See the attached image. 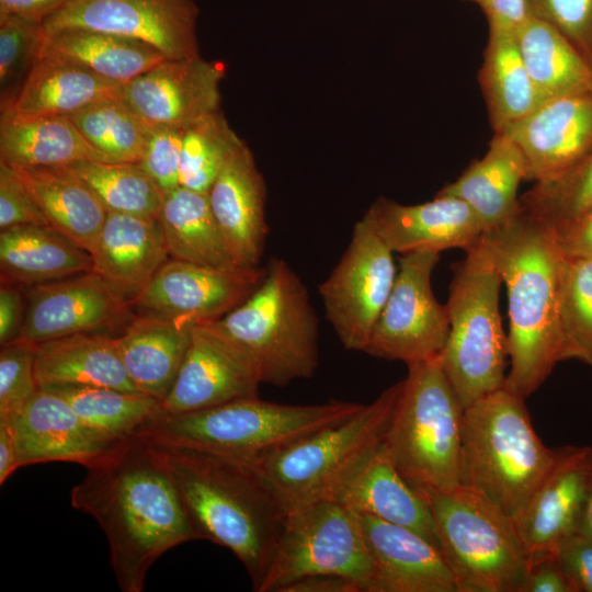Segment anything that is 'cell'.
Here are the masks:
<instances>
[{"label": "cell", "instance_id": "18", "mask_svg": "<svg viewBox=\"0 0 592 592\" xmlns=\"http://www.w3.org/2000/svg\"><path fill=\"white\" fill-rule=\"evenodd\" d=\"M130 306L129 300L93 271L31 285L18 338L41 343L110 329L123 321Z\"/></svg>", "mask_w": 592, "mask_h": 592}, {"label": "cell", "instance_id": "32", "mask_svg": "<svg viewBox=\"0 0 592 592\" xmlns=\"http://www.w3.org/2000/svg\"><path fill=\"white\" fill-rule=\"evenodd\" d=\"M2 282L35 285L90 272L89 252L46 225L1 229Z\"/></svg>", "mask_w": 592, "mask_h": 592}, {"label": "cell", "instance_id": "9", "mask_svg": "<svg viewBox=\"0 0 592 592\" xmlns=\"http://www.w3.org/2000/svg\"><path fill=\"white\" fill-rule=\"evenodd\" d=\"M457 592H523L530 568L514 520L459 485L421 494Z\"/></svg>", "mask_w": 592, "mask_h": 592}, {"label": "cell", "instance_id": "22", "mask_svg": "<svg viewBox=\"0 0 592 592\" xmlns=\"http://www.w3.org/2000/svg\"><path fill=\"white\" fill-rule=\"evenodd\" d=\"M392 252H441L476 247L485 227L463 201L440 195L422 204L403 205L379 197L364 215Z\"/></svg>", "mask_w": 592, "mask_h": 592}, {"label": "cell", "instance_id": "17", "mask_svg": "<svg viewBox=\"0 0 592 592\" xmlns=\"http://www.w3.org/2000/svg\"><path fill=\"white\" fill-rule=\"evenodd\" d=\"M226 66L200 55L166 59L122 84L119 95L149 125L186 129L219 111Z\"/></svg>", "mask_w": 592, "mask_h": 592}, {"label": "cell", "instance_id": "42", "mask_svg": "<svg viewBox=\"0 0 592 592\" xmlns=\"http://www.w3.org/2000/svg\"><path fill=\"white\" fill-rule=\"evenodd\" d=\"M519 203L554 231L592 209V152L562 173L534 182Z\"/></svg>", "mask_w": 592, "mask_h": 592}, {"label": "cell", "instance_id": "29", "mask_svg": "<svg viewBox=\"0 0 592 592\" xmlns=\"http://www.w3.org/2000/svg\"><path fill=\"white\" fill-rule=\"evenodd\" d=\"M34 369L39 387L87 385L141 392L123 364L115 338L100 332L37 343Z\"/></svg>", "mask_w": 592, "mask_h": 592}, {"label": "cell", "instance_id": "6", "mask_svg": "<svg viewBox=\"0 0 592 592\" xmlns=\"http://www.w3.org/2000/svg\"><path fill=\"white\" fill-rule=\"evenodd\" d=\"M400 389L401 380L346 420L276 449L251 468L286 515L335 499L383 443Z\"/></svg>", "mask_w": 592, "mask_h": 592}, {"label": "cell", "instance_id": "13", "mask_svg": "<svg viewBox=\"0 0 592 592\" xmlns=\"http://www.w3.org/2000/svg\"><path fill=\"white\" fill-rule=\"evenodd\" d=\"M392 251L363 216L351 241L319 286L326 317L342 345L364 351L396 281Z\"/></svg>", "mask_w": 592, "mask_h": 592}, {"label": "cell", "instance_id": "36", "mask_svg": "<svg viewBox=\"0 0 592 592\" xmlns=\"http://www.w3.org/2000/svg\"><path fill=\"white\" fill-rule=\"evenodd\" d=\"M122 84L78 65L41 57L13 102L1 111L18 115H70L121 92Z\"/></svg>", "mask_w": 592, "mask_h": 592}, {"label": "cell", "instance_id": "44", "mask_svg": "<svg viewBox=\"0 0 592 592\" xmlns=\"http://www.w3.org/2000/svg\"><path fill=\"white\" fill-rule=\"evenodd\" d=\"M43 23L19 14L0 12L1 110L8 107L41 56Z\"/></svg>", "mask_w": 592, "mask_h": 592}, {"label": "cell", "instance_id": "53", "mask_svg": "<svg viewBox=\"0 0 592 592\" xmlns=\"http://www.w3.org/2000/svg\"><path fill=\"white\" fill-rule=\"evenodd\" d=\"M24 321L22 295L13 283L2 282L0 288V343L15 340Z\"/></svg>", "mask_w": 592, "mask_h": 592}, {"label": "cell", "instance_id": "52", "mask_svg": "<svg viewBox=\"0 0 592 592\" xmlns=\"http://www.w3.org/2000/svg\"><path fill=\"white\" fill-rule=\"evenodd\" d=\"M485 13L488 25L517 30L531 15L528 0H466Z\"/></svg>", "mask_w": 592, "mask_h": 592}, {"label": "cell", "instance_id": "8", "mask_svg": "<svg viewBox=\"0 0 592 592\" xmlns=\"http://www.w3.org/2000/svg\"><path fill=\"white\" fill-rule=\"evenodd\" d=\"M463 415L464 407L440 355L408 365L382 444L399 474L420 494L462 485Z\"/></svg>", "mask_w": 592, "mask_h": 592}, {"label": "cell", "instance_id": "3", "mask_svg": "<svg viewBox=\"0 0 592 592\" xmlns=\"http://www.w3.org/2000/svg\"><path fill=\"white\" fill-rule=\"evenodd\" d=\"M155 445L200 538L231 550L259 591L286 521L280 503L250 468L198 451Z\"/></svg>", "mask_w": 592, "mask_h": 592}, {"label": "cell", "instance_id": "7", "mask_svg": "<svg viewBox=\"0 0 592 592\" xmlns=\"http://www.w3.org/2000/svg\"><path fill=\"white\" fill-rule=\"evenodd\" d=\"M265 270L255 291L212 325L252 360L262 384L285 387L318 367V318L286 261L272 258Z\"/></svg>", "mask_w": 592, "mask_h": 592}, {"label": "cell", "instance_id": "12", "mask_svg": "<svg viewBox=\"0 0 592 592\" xmlns=\"http://www.w3.org/2000/svg\"><path fill=\"white\" fill-rule=\"evenodd\" d=\"M440 252L403 253L389 297L364 353L408 365L439 356L449 332L446 305L432 292L431 276Z\"/></svg>", "mask_w": 592, "mask_h": 592}, {"label": "cell", "instance_id": "40", "mask_svg": "<svg viewBox=\"0 0 592 592\" xmlns=\"http://www.w3.org/2000/svg\"><path fill=\"white\" fill-rule=\"evenodd\" d=\"M65 167L94 191L107 212L158 217L164 193L139 162L87 160Z\"/></svg>", "mask_w": 592, "mask_h": 592}, {"label": "cell", "instance_id": "38", "mask_svg": "<svg viewBox=\"0 0 592 592\" xmlns=\"http://www.w3.org/2000/svg\"><path fill=\"white\" fill-rule=\"evenodd\" d=\"M44 388L60 395L87 425L117 441L136 434L161 412V401L144 392L87 385H53Z\"/></svg>", "mask_w": 592, "mask_h": 592}, {"label": "cell", "instance_id": "1", "mask_svg": "<svg viewBox=\"0 0 592 592\" xmlns=\"http://www.w3.org/2000/svg\"><path fill=\"white\" fill-rule=\"evenodd\" d=\"M70 501L103 530L124 592H141L167 550L201 539L157 446L138 434L88 467Z\"/></svg>", "mask_w": 592, "mask_h": 592}, {"label": "cell", "instance_id": "41", "mask_svg": "<svg viewBox=\"0 0 592 592\" xmlns=\"http://www.w3.org/2000/svg\"><path fill=\"white\" fill-rule=\"evenodd\" d=\"M558 322L561 361L578 360L592 364V259L563 260Z\"/></svg>", "mask_w": 592, "mask_h": 592}, {"label": "cell", "instance_id": "10", "mask_svg": "<svg viewBox=\"0 0 592 592\" xmlns=\"http://www.w3.org/2000/svg\"><path fill=\"white\" fill-rule=\"evenodd\" d=\"M502 280L479 243L457 264L446 303L449 332L442 367L464 409L505 382L508 335L499 310Z\"/></svg>", "mask_w": 592, "mask_h": 592}, {"label": "cell", "instance_id": "2", "mask_svg": "<svg viewBox=\"0 0 592 592\" xmlns=\"http://www.w3.org/2000/svg\"><path fill=\"white\" fill-rule=\"evenodd\" d=\"M481 242L508 294L510 371L504 386L526 399L561 361L558 307L565 255L554 231L521 207L486 230Z\"/></svg>", "mask_w": 592, "mask_h": 592}, {"label": "cell", "instance_id": "14", "mask_svg": "<svg viewBox=\"0 0 592 592\" xmlns=\"http://www.w3.org/2000/svg\"><path fill=\"white\" fill-rule=\"evenodd\" d=\"M194 0H72L43 22L45 35L89 29L145 42L167 59L198 55Z\"/></svg>", "mask_w": 592, "mask_h": 592}, {"label": "cell", "instance_id": "20", "mask_svg": "<svg viewBox=\"0 0 592 592\" xmlns=\"http://www.w3.org/2000/svg\"><path fill=\"white\" fill-rule=\"evenodd\" d=\"M590 466V445L555 447L554 462L519 515L513 519L531 556L555 553L579 530Z\"/></svg>", "mask_w": 592, "mask_h": 592}, {"label": "cell", "instance_id": "49", "mask_svg": "<svg viewBox=\"0 0 592 592\" xmlns=\"http://www.w3.org/2000/svg\"><path fill=\"white\" fill-rule=\"evenodd\" d=\"M556 555L572 592H592V535L577 531Z\"/></svg>", "mask_w": 592, "mask_h": 592}, {"label": "cell", "instance_id": "27", "mask_svg": "<svg viewBox=\"0 0 592 592\" xmlns=\"http://www.w3.org/2000/svg\"><path fill=\"white\" fill-rule=\"evenodd\" d=\"M334 501L356 514L410 528L439 547L426 501L399 474L383 444L344 485Z\"/></svg>", "mask_w": 592, "mask_h": 592}, {"label": "cell", "instance_id": "45", "mask_svg": "<svg viewBox=\"0 0 592 592\" xmlns=\"http://www.w3.org/2000/svg\"><path fill=\"white\" fill-rule=\"evenodd\" d=\"M37 343L15 339L0 351V422L12 420L39 389L35 378Z\"/></svg>", "mask_w": 592, "mask_h": 592}, {"label": "cell", "instance_id": "23", "mask_svg": "<svg viewBox=\"0 0 592 592\" xmlns=\"http://www.w3.org/2000/svg\"><path fill=\"white\" fill-rule=\"evenodd\" d=\"M357 515L372 562L371 592H457L437 546L410 528Z\"/></svg>", "mask_w": 592, "mask_h": 592}, {"label": "cell", "instance_id": "16", "mask_svg": "<svg viewBox=\"0 0 592 592\" xmlns=\"http://www.w3.org/2000/svg\"><path fill=\"white\" fill-rule=\"evenodd\" d=\"M261 384L257 366L241 349L212 322L198 325L160 413L192 412L258 396Z\"/></svg>", "mask_w": 592, "mask_h": 592}, {"label": "cell", "instance_id": "31", "mask_svg": "<svg viewBox=\"0 0 592 592\" xmlns=\"http://www.w3.org/2000/svg\"><path fill=\"white\" fill-rule=\"evenodd\" d=\"M87 160L109 161L68 116L1 111L0 161L12 167H65Z\"/></svg>", "mask_w": 592, "mask_h": 592}, {"label": "cell", "instance_id": "39", "mask_svg": "<svg viewBox=\"0 0 592 592\" xmlns=\"http://www.w3.org/2000/svg\"><path fill=\"white\" fill-rule=\"evenodd\" d=\"M67 116L86 140L109 161H140L151 125L138 116L119 93Z\"/></svg>", "mask_w": 592, "mask_h": 592}, {"label": "cell", "instance_id": "57", "mask_svg": "<svg viewBox=\"0 0 592 592\" xmlns=\"http://www.w3.org/2000/svg\"><path fill=\"white\" fill-rule=\"evenodd\" d=\"M578 531L592 535V445H590V466L587 500Z\"/></svg>", "mask_w": 592, "mask_h": 592}, {"label": "cell", "instance_id": "37", "mask_svg": "<svg viewBox=\"0 0 592 592\" xmlns=\"http://www.w3.org/2000/svg\"><path fill=\"white\" fill-rule=\"evenodd\" d=\"M157 218L170 259L217 269L238 267L227 249L207 193L179 186L164 194Z\"/></svg>", "mask_w": 592, "mask_h": 592}, {"label": "cell", "instance_id": "46", "mask_svg": "<svg viewBox=\"0 0 592 592\" xmlns=\"http://www.w3.org/2000/svg\"><path fill=\"white\" fill-rule=\"evenodd\" d=\"M528 7L592 62V0H528Z\"/></svg>", "mask_w": 592, "mask_h": 592}, {"label": "cell", "instance_id": "34", "mask_svg": "<svg viewBox=\"0 0 592 592\" xmlns=\"http://www.w3.org/2000/svg\"><path fill=\"white\" fill-rule=\"evenodd\" d=\"M479 82L494 134L544 103L522 57L516 30L489 25Z\"/></svg>", "mask_w": 592, "mask_h": 592}, {"label": "cell", "instance_id": "5", "mask_svg": "<svg viewBox=\"0 0 592 592\" xmlns=\"http://www.w3.org/2000/svg\"><path fill=\"white\" fill-rule=\"evenodd\" d=\"M555 457L536 434L525 398L504 385L464 409L460 482L512 519L522 511Z\"/></svg>", "mask_w": 592, "mask_h": 592}, {"label": "cell", "instance_id": "56", "mask_svg": "<svg viewBox=\"0 0 592 592\" xmlns=\"http://www.w3.org/2000/svg\"><path fill=\"white\" fill-rule=\"evenodd\" d=\"M19 468L18 453L12 430L0 422V483L2 485Z\"/></svg>", "mask_w": 592, "mask_h": 592}, {"label": "cell", "instance_id": "24", "mask_svg": "<svg viewBox=\"0 0 592 592\" xmlns=\"http://www.w3.org/2000/svg\"><path fill=\"white\" fill-rule=\"evenodd\" d=\"M207 195L234 262L240 267L259 266L267 235L265 186L243 141L228 157Z\"/></svg>", "mask_w": 592, "mask_h": 592}, {"label": "cell", "instance_id": "54", "mask_svg": "<svg viewBox=\"0 0 592 592\" xmlns=\"http://www.w3.org/2000/svg\"><path fill=\"white\" fill-rule=\"evenodd\" d=\"M281 592H362L357 582L339 574L321 573L297 579Z\"/></svg>", "mask_w": 592, "mask_h": 592}, {"label": "cell", "instance_id": "30", "mask_svg": "<svg viewBox=\"0 0 592 592\" xmlns=\"http://www.w3.org/2000/svg\"><path fill=\"white\" fill-rule=\"evenodd\" d=\"M524 180L527 181V164L522 151L505 135L494 134L485 156L437 194L465 202L486 231L504 224L520 210L517 190Z\"/></svg>", "mask_w": 592, "mask_h": 592}, {"label": "cell", "instance_id": "43", "mask_svg": "<svg viewBox=\"0 0 592 592\" xmlns=\"http://www.w3.org/2000/svg\"><path fill=\"white\" fill-rule=\"evenodd\" d=\"M241 141L220 110L184 129L180 186L208 193L226 160Z\"/></svg>", "mask_w": 592, "mask_h": 592}, {"label": "cell", "instance_id": "50", "mask_svg": "<svg viewBox=\"0 0 592 592\" xmlns=\"http://www.w3.org/2000/svg\"><path fill=\"white\" fill-rule=\"evenodd\" d=\"M523 592H572L556 551L530 557V568Z\"/></svg>", "mask_w": 592, "mask_h": 592}, {"label": "cell", "instance_id": "11", "mask_svg": "<svg viewBox=\"0 0 592 592\" xmlns=\"http://www.w3.org/2000/svg\"><path fill=\"white\" fill-rule=\"evenodd\" d=\"M339 574L372 590V562L358 515L342 503L321 501L286 515L258 592H281L311 574Z\"/></svg>", "mask_w": 592, "mask_h": 592}, {"label": "cell", "instance_id": "35", "mask_svg": "<svg viewBox=\"0 0 592 592\" xmlns=\"http://www.w3.org/2000/svg\"><path fill=\"white\" fill-rule=\"evenodd\" d=\"M528 73L544 103L592 95V62L554 26L530 15L516 30Z\"/></svg>", "mask_w": 592, "mask_h": 592}, {"label": "cell", "instance_id": "4", "mask_svg": "<svg viewBox=\"0 0 592 592\" xmlns=\"http://www.w3.org/2000/svg\"><path fill=\"white\" fill-rule=\"evenodd\" d=\"M363 406L339 400L284 405L252 396L192 412L159 413L136 434L158 445L207 453L251 469L266 455L346 420Z\"/></svg>", "mask_w": 592, "mask_h": 592}, {"label": "cell", "instance_id": "47", "mask_svg": "<svg viewBox=\"0 0 592 592\" xmlns=\"http://www.w3.org/2000/svg\"><path fill=\"white\" fill-rule=\"evenodd\" d=\"M184 129L151 125L145 151L139 161L143 169L166 194L180 186L179 169Z\"/></svg>", "mask_w": 592, "mask_h": 592}, {"label": "cell", "instance_id": "58", "mask_svg": "<svg viewBox=\"0 0 592 592\" xmlns=\"http://www.w3.org/2000/svg\"><path fill=\"white\" fill-rule=\"evenodd\" d=\"M590 366L592 367V364Z\"/></svg>", "mask_w": 592, "mask_h": 592}, {"label": "cell", "instance_id": "28", "mask_svg": "<svg viewBox=\"0 0 592 592\" xmlns=\"http://www.w3.org/2000/svg\"><path fill=\"white\" fill-rule=\"evenodd\" d=\"M12 168L48 225L92 255L107 215L94 191L68 167Z\"/></svg>", "mask_w": 592, "mask_h": 592}, {"label": "cell", "instance_id": "25", "mask_svg": "<svg viewBox=\"0 0 592 592\" xmlns=\"http://www.w3.org/2000/svg\"><path fill=\"white\" fill-rule=\"evenodd\" d=\"M92 271L133 303L157 271L170 260L155 217L107 212Z\"/></svg>", "mask_w": 592, "mask_h": 592}, {"label": "cell", "instance_id": "48", "mask_svg": "<svg viewBox=\"0 0 592 592\" xmlns=\"http://www.w3.org/2000/svg\"><path fill=\"white\" fill-rule=\"evenodd\" d=\"M49 226L14 169L0 161V228Z\"/></svg>", "mask_w": 592, "mask_h": 592}, {"label": "cell", "instance_id": "19", "mask_svg": "<svg viewBox=\"0 0 592 592\" xmlns=\"http://www.w3.org/2000/svg\"><path fill=\"white\" fill-rule=\"evenodd\" d=\"M4 423L14 436L19 467L70 462L88 468L124 441L110 439L87 425L60 395L44 387Z\"/></svg>", "mask_w": 592, "mask_h": 592}, {"label": "cell", "instance_id": "21", "mask_svg": "<svg viewBox=\"0 0 592 592\" xmlns=\"http://www.w3.org/2000/svg\"><path fill=\"white\" fill-rule=\"evenodd\" d=\"M498 134L522 151L527 181L556 177L592 152V95L549 100Z\"/></svg>", "mask_w": 592, "mask_h": 592}, {"label": "cell", "instance_id": "51", "mask_svg": "<svg viewBox=\"0 0 592 592\" xmlns=\"http://www.w3.org/2000/svg\"><path fill=\"white\" fill-rule=\"evenodd\" d=\"M554 235L566 258L592 259V209L555 230Z\"/></svg>", "mask_w": 592, "mask_h": 592}, {"label": "cell", "instance_id": "55", "mask_svg": "<svg viewBox=\"0 0 592 592\" xmlns=\"http://www.w3.org/2000/svg\"><path fill=\"white\" fill-rule=\"evenodd\" d=\"M72 0H0V12H9L43 23Z\"/></svg>", "mask_w": 592, "mask_h": 592}, {"label": "cell", "instance_id": "15", "mask_svg": "<svg viewBox=\"0 0 592 592\" xmlns=\"http://www.w3.org/2000/svg\"><path fill=\"white\" fill-rule=\"evenodd\" d=\"M265 267L217 269L170 259L132 305L193 326L221 319L260 285Z\"/></svg>", "mask_w": 592, "mask_h": 592}, {"label": "cell", "instance_id": "26", "mask_svg": "<svg viewBox=\"0 0 592 592\" xmlns=\"http://www.w3.org/2000/svg\"><path fill=\"white\" fill-rule=\"evenodd\" d=\"M195 326L140 312L114 337L123 364L139 391L162 401L171 390Z\"/></svg>", "mask_w": 592, "mask_h": 592}, {"label": "cell", "instance_id": "33", "mask_svg": "<svg viewBox=\"0 0 592 592\" xmlns=\"http://www.w3.org/2000/svg\"><path fill=\"white\" fill-rule=\"evenodd\" d=\"M41 57L78 65L121 84L167 59L145 42L80 27L45 35Z\"/></svg>", "mask_w": 592, "mask_h": 592}]
</instances>
